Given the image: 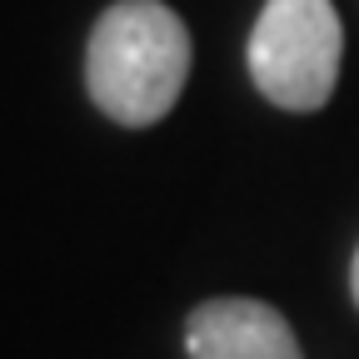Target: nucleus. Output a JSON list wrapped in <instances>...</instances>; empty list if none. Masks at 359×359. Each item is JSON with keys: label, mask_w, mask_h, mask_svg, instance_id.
<instances>
[{"label": "nucleus", "mask_w": 359, "mask_h": 359, "mask_svg": "<svg viewBox=\"0 0 359 359\" xmlns=\"http://www.w3.org/2000/svg\"><path fill=\"white\" fill-rule=\"evenodd\" d=\"M190 80V30L165 0H115L85 45V90L125 130L160 125Z\"/></svg>", "instance_id": "nucleus-1"}, {"label": "nucleus", "mask_w": 359, "mask_h": 359, "mask_svg": "<svg viewBox=\"0 0 359 359\" xmlns=\"http://www.w3.org/2000/svg\"><path fill=\"white\" fill-rule=\"evenodd\" d=\"M344 25L334 0H264L250 30V80L290 115H309L334 95Z\"/></svg>", "instance_id": "nucleus-2"}, {"label": "nucleus", "mask_w": 359, "mask_h": 359, "mask_svg": "<svg viewBox=\"0 0 359 359\" xmlns=\"http://www.w3.org/2000/svg\"><path fill=\"white\" fill-rule=\"evenodd\" d=\"M185 354L190 359H304L285 314L245 294H219L195 304L185 320Z\"/></svg>", "instance_id": "nucleus-3"}, {"label": "nucleus", "mask_w": 359, "mask_h": 359, "mask_svg": "<svg viewBox=\"0 0 359 359\" xmlns=\"http://www.w3.org/2000/svg\"><path fill=\"white\" fill-rule=\"evenodd\" d=\"M349 294H354V304H359V250H354V259H349Z\"/></svg>", "instance_id": "nucleus-4"}]
</instances>
